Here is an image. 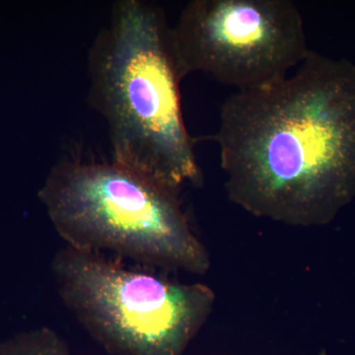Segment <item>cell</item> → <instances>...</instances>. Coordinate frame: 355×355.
Masks as SVG:
<instances>
[{
    "label": "cell",
    "instance_id": "obj_1",
    "mask_svg": "<svg viewBox=\"0 0 355 355\" xmlns=\"http://www.w3.org/2000/svg\"><path fill=\"white\" fill-rule=\"evenodd\" d=\"M214 137L231 202L286 225L330 221L355 196V64L311 50L229 96Z\"/></svg>",
    "mask_w": 355,
    "mask_h": 355
},
{
    "label": "cell",
    "instance_id": "obj_2",
    "mask_svg": "<svg viewBox=\"0 0 355 355\" xmlns=\"http://www.w3.org/2000/svg\"><path fill=\"white\" fill-rule=\"evenodd\" d=\"M89 102L108 127L112 161L181 191L202 180L184 123V78L160 7L120 0L88 58Z\"/></svg>",
    "mask_w": 355,
    "mask_h": 355
},
{
    "label": "cell",
    "instance_id": "obj_3",
    "mask_svg": "<svg viewBox=\"0 0 355 355\" xmlns=\"http://www.w3.org/2000/svg\"><path fill=\"white\" fill-rule=\"evenodd\" d=\"M39 197L65 246L110 252L149 268L209 270V254L189 223L180 191L114 161H60Z\"/></svg>",
    "mask_w": 355,
    "mask_h": 355
},
{
    "label": "cell",
    "instance_id": "obj_4",
    "mask_svg": "<svg viewBox=\"0 0 355 355\" xmlns=\"http://www.w3.org/2000/svg\"><path fill=\"white\" fill-rule=\"evenodd\" d=\"M58 295L110 354L184 355L207 323L216 294L64 246L53 259Z\"/></svg>",
    "mask_w": 355,
    "mask_h": 355
},
{
    "label": "cell",
    "instance_id": "obj_5",
    "mask_svg": "<svg viewBox=\"0 0 355 355\" xmlns=\"http://www.w3.org/2000/svg\"><path fill=\"white\" fill-rule=\"evenodd\" d=\"M172 39L184 76L202 72L237 91L287 76L311 51L291 0H193Z\"/></svg>",
    "mask_w": 355,
    "mask_h": 355
},
{
    "label": "cell",
    "instance_id": "obj_6",
    "mask_svg": "<svg viewBox=\"0 0 355 355\" xmlns=\"http://www.w3.org/2000/svg\"><path fill=\"white\" fill-rule=\"evenodd\" d=\"M0 355H73L57 331L40 328L0 343Z\"/></svg>",
    "mask_w": 355,
    "mask_h": 355
}]
</instances>
